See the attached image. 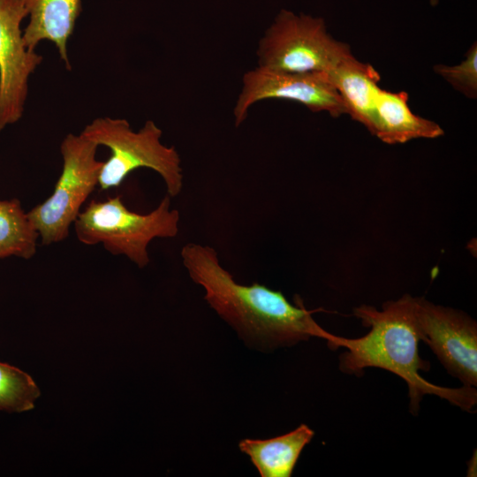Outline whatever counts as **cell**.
<instances>
[{
    "label": "cell",
    "mask_w": 477,
    "mask_h": 477,
    "mask_svg": "<svg viewBox=\"0 0 477 477\" xmlns=\"http://www.w3.org/2000/svg\"><path fill=\"white\" fill-rule=\"evenodd\" d=\"M434 71L442 76L453 88L465 96H477V47L474 42L466 54V58L457 65L437 64Z\"/></svg>",
    "instance_id": "16"
},
{
    "label": "cell",
    "mask_w": 477,
    "mask_h": 477,
    "mask_svg": "<svg viewBox=\"0 0 477 477\" xmlns=\"http://www.w3.org/2000/svg\"><path fill=\"white\" fill-rule=\"evenodd\" d=\"M39 238L20 201L0 200V260L11 256L31 259L36 253Z\"/></svg>",
    "instance_id": "14"
},
{
    "label": "cell",
    "mask_w": 477,
    "mask_h": 477,
    "mask_svg": "<svg viewBox=\"0 0 477 477\" xmlns=\"http://www.w3.org/2000/svg\"><path fill=\"white\" fill-rule=\"evenodd\" d=\"M166 194L148 214L126 208L120 196L103 201L92 200L73 226L80 242L102 244L113 255H124L140 269L150 261L148 246L155 238H172L178 233L179 212L171 208Z\"/></svg>",
    "instance_id": "4"
},
{
    "label": "cell",
    "mask_w": 477,
    "mask_h": 477,
    "mask_svg": "<svg viewBox=\"0 0 477 477\" xmlns=\"http://www.w3.org/2000/svg\"><path fill=\"white\" fill-rule=\"evenodd\" d=\"M258 66L284 72H329L352 56L323 19L281 10L259 42Z\"/></svg>",
    "instance_id": "5"
},
{
    "label": "cell",
    "mask_w": 477,
    "mask_h": 477,
    "mask_svg": "<svg viewBox=\"0 0 477 477\" xmlns=\"http://www.w3.org/2000/svg\"><path fill=\"white\" fill-rule=\"evenodd\" d=\"M314 435L306 424L269 439L246 438L239 450L246 454L261 477H290L303 449Z\"/></svg>",
    "instance_id": "13"
},
{
    "label": "cell",
    "mask_w": 477,
    "mask_h": 477,
    "mask_svg": "<svg viewBox=\"0 0 477 477\" xmlns=\"http://www.w3.org/2000/svg\"><path fill=\"white\" fill-rule=\"evenodd\" d=\"M440 0H429V4L431 6H436L439 4Z\"/></svg>",
    "instance_id": "17"
},
{
    "label": "cell",
    "mask_w": 477,
    "mask_h": 477,
    "mask_svg": "<svg viewBox=\"0 0 477 477\" xmlns=\"http://www.w3.org/2000/svg\"><path fill=\"white\" fill-rule=\"evenodd\" d=\"M407 102L405 92L393 93L379 88L372 134L387 144H398L420 138L435 139L444 133L435 122L414 114Z\"/></svg>",
    "instance_id": "11"
},
{
    "label": "cell",
    "mask_w": 477,
    "mask_h": 477,
    "mask_svg": "<svg viewBox=\"0 0 477 477\" xmlns=\"http://www.w3.org/2000/svg\"><path fill=\"white\" fill-rule=\"evenodd\" d=\"M420 337L447 372L463 386L477 385V324L466 313L415 298Z\"/></svg>",
    "instance_id": "8"
},
{
    "label": "cell",
    "mask_w": 477,
    "mask_h": 477,
    "mask_svg": "<svg viewBox=\"0 0 477 477\" xmlns=\"http://www.w3.org/2000/svg\"><path fill=\"white\" fill-rule=\"evenodd\" d=\"M28 23L23 30L27 49L35 50L43 41L52 42L67 70H71L68 42L82 11L81 0H21Z\"/></svg>",
    "instance_id": "10"
},
{
    "label": "cell",
    "mask_w": 477,
    "mask_h": 477,
    "mask_svg": "<svg viewBox=\"0 0 477 477\" xmlns=\"http://www.w3.org/2000/svg\"><path fill=\"white\" fill-rule=\"evenodd\" d=\"M325 73L344 101L348 114L373 133L375 102L380 88L378 72L352 55Z\"/></svg>",
    "instance_id": "12"
},
{
    "label": "cell",
    "mask_w": 477,
    "mask_h": 477,
    "mask_svg": "<svg viewBox=\"0 0 477 477\" xmlns=\"http://www.w3.org/2000/svg\"><path fill=\"white\" fill-rule=\"evenodd\" d=\"M40 390L27 373L0 361V411L24 413L34 407Z\"/></svg>",
    "instance_id": "15"
},
{
    "label": "cell",
    "mask_w": 477,
    "mask_h": 477,
    "mask_svg": "<svg viewBox=\"0 0 477 477\" xmlns=\"http://www.w3.org/2000/svg\"><path fill=\"white\" fill-rule=\"evenodd\" d=\"M26 17L21 0H0V132L22 117L29 78L43 59L25 44Z\"/></svg>",
    "instance_id": "9"
},
{
    "label": "cell",
    "mask_w": 477,
    "mask_h": 477,
    "mask_svg": "<svg viewBox=\"0 0 477 477\" xmlns=\"http://www.w3.org/2000/svg\"><path fill=\"white\" fill-rule=\"evenodd\" d=\"M415 298L404 295L396 301H387L382 309L362 305L353 309L354 315L369 332L359 338L333 336L331 349H346L339 357V369L347 375H362L366 367H379L401 377L408 386L410 411L416 415L426 394L448 400L464 411H471L477 403L474 387L446 388L425 380L419 370H428L419 355L420 337L414 311Z\"/></svg>",
    "instance_id": "2"
},
{
    "label": "cell",
    "mask_w": 477,
    "mask_h": 477,
    "mask_svg": "<svg viewBox=\"0 0 477 477\" xmlns=\"http://www.w3.org/2000/svg\"><path fill=\"white\" fill-rule=\"evenodd\" d=\"M80 134L110 151L100 170L101 190L117 187L130 173L145 168L162 178L170 198L182 192L184 175L179 154L175 147L162 142L163 131L153 120L134 131L125 118L100 117L87 124Z\"/></svg>",
    "instance_id": "3"
},
{
    "label": "cell",
    "mask_w": 477,
    "mask_h": 477,
    "mask_svg": "<svg viewBox=\"0 0 477 477\" xmlns=\"http://www.w3.org/2000/svg\"><path fill=\"white\" fill-rule=\"evenodd\" d=\"M98 146L80 134L68 133L60 144L63 166L52 193L27 212L41 244L64 240L82 205L98 186L102 162Z\"/></svg>",
    "instance_id": "6"
},
{
    "label": "cell",
    "mask_w": 477,
    "mask_h": 477,
    "mask_svg": "<svg viewBox=\"0 0 477 477\" xmlns=\"http://www.w3.org/2000/svg\"><path fill=\"white\" fill-rule=\"evenodd\" d=\"M180 256L193 282L204 289V299L241 337L272 348L311 337L329 343L333 337L313 319L315 310H307L301 302L293 305L280 291L263 284L238 283L214 247L188 242Z\"/></svg>",
    "instance_id": "1"
},
{
    "label": "cell",
    "mask_w": 477,
    "mask_h": 477,
    "mask_svg": "<svg viewBox=\"0 0 477 477\" xmlns=\"http://www.w3.org/2000/svg\"><path fill=\"white\" fill-rule=\"evenodd\" d=\"M266 99H284L305 105L311 111H326L333 117L348 110L325 72H284L257 66L246 72L233 115L235 125L247 117L252 105Z\"/></svg>",
    "instance_id": "7"
}]
</instances>
